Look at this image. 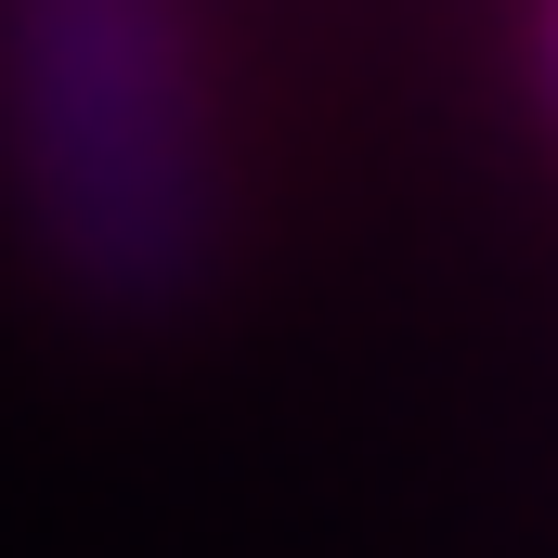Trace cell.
I'll use <instances>...</instances> for the list:
<instances>
[{"mask_svg": "<svg viewBox=\"0 0 558 558\" xmlns=\"http://www.w3.org/2000/svg\"><path fill=\"white\" fill-rule=\"evenodd\" d=\"M26 156L78 260L169 274L195 247V39L182 0H26Z\"/></svg>", "mask_w": 558, "mask_h": 558, "instance_id": "obj_1", "label": "cell"}, {"mask_svg": "<svg viewBox=\"0 0 558 558\" xmlns=\"http://www.w3.org/2000/svg\"><path fill=\"white\" fill-rule=\"evenodd\" d=\"M546 52H558V13H546Z\"/></svg>", "mask_w": 558, "mask_h": 558, "instance_id": "obj_2", "label": "cell"}]
</instances>
